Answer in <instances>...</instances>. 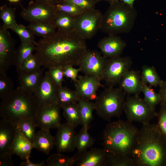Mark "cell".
<instances>
[{
  "instance_id": "1",
  "label": "cell",
  "mask_w": 166,
  "mask_h": 166,
  "mask_svg": "<svg viewBox=\"0 0 166 166\" xmlns=\"http://www.w3.org/2000/svg\"><path fill=\"white\" fill-rule=\"evenodd\" d=\"M35 46V54L41 65L48 69L78 65L87 50L85 40L74 32L57 30L52 35L41 39Z\"/></svg>"
},
{
  "instance_id": "2",
  "label": "cell",
  "mask_w": 166,
  "mask_h": 166,
  "mask_svg": "<svg viewBox=\"0 0 166 166\" xmlns=\"http://www.w3.org/2000/svg\"><path fill=\"white\" fill-rule=\"evenodd\" d=\"M129 156L135 166H166V138L157 124H142Z\"/></svg>"
},
{
  "instance_id": "3",
  "label": "cell",
  "mask_w": 166,
  "mask_h": 166,
  "mask_svg": "<svg viewBox=\"0 0 166 166\" xmlns=\"http://www.w3.org/2000/svg\"><path fill=\"white\" fill-rule=\"evenodd\" d=\"M139 131L128 120L110 123L103 132L104 148L108 152L129 156Z\"/></svg>"
},
{
  "instance_id": "4",
  "label": "cell",
  "mask_w": 166,
  "mask_h": 166,
  "mask_svg": "<svg viewBox=\"0 0 166 166\" xmlns=\"http://www.w3.org/2000/svg\"><path fill=\"white\" fill-rule=\"evenodd\" d=\"M38 109L33 94L18 87L2 100L0 116L1 118L17 126L24 119L31 118L35 121Z\"/></svg>"
},
{
  "instance_id": "5",
  "label": "cell",
  "mask_w": 166,
  "mask_h": 166,
  "mask_svg": "<svg viewBox=\"0 0 166 166\" xmlns=\"http://www.w3.org/2000/svg\"><path fill=\"white\" fill-rule=\"evenodd\" d=\"M137 14L134 7L120 1L110 4L103 14L100 30L108 35L128 33L134 26Z\"/></svg>"
},
{
  "instance_id": "6",
  "label": "cell",
  "mask_w": 166,
  "mask_h": 166,
  "mask_svg": "<svg viewBox=\"0 0 166 166\" xmlns=\"http://www.w3.org/2000/svg\"><path fill=\"white\" fill-rule=\"evenodd\" d=\"M126 94L119 87L105 89L97 96L95 110L99 116L110 121L113 117H119L124 111Z\"/></svg>"
},
{
  "instance_id": "7",
  "label": "cell",
  "mask_w": 166,
  "mask_h": 166,
  "mask_svg": "<svg viewBox=\"0 0 166 166\" xmlns=\"http://www.w3.org/2000/svg\"><path fill=\"white\" fill-rule=\"evenodd\" d=\"M124 111L127 120L131 122H138L142 124L150 123L157 115L155 109L150 107L144 98L139 95L129 96L126 98Z\"/></svg>"
},
{
  "instance_id": "8",
  "label": "cell",
  "mask_w": 166,
  "mask_h": 166,
  "mask_svg": "<svg viewBox=\"0 0 166 166\" xmlns=\"http://www.w3.org/2000/svg\"><path fill=\"white\" fill-rule=\"evenodd\" d=\"M103 14L95 8L75 16L74 32L85 40L91 39L100 30Z\"/></svg>"
},
{
  "instance_id": "9",
  "label": "cell",
  "mask_w": 166,
  "mask_h": 166,
  "mask_svg": "<svg viewBox=\"0 0 166 166\" xmlns=\"http://www.w3.org/2000/svg\"><path fill=\"white\" fill-rule=\"evenodd\" d=\"M132 65L131 58L128 56L108 58L104 69L102 80L109 87L119 84L124 75Z\"/></svg>"
},
{
  "instance_id": "10",
  "label": "cell",
  "mask_w": 166,
  "mask_h": 166,
  "mask_svg": "<svg viewBox=\"0 0 166 166\" xmlns=\"http://www.w3.org/2000/svg\"><path fill=\"white\" fill-rule=\"evenodd\" d=\"M57 13L54 6L31 1L26 8L22 9L20 15L24 19L30 23L53 24Z\"/></svg>"
},
{
  "instance_id": "11",
  "label": "cell",
  "mask_w": 166,
  "mask_h": 166,
  "mask_svg": "<svg viewBox=\"0 0 166 166\" xmlns=\"http://www.w3.org/2000/svg\"><path fill=\"white\" fill-rule=\"evenodd\" d=\"M107 59L96 50H87L78 66L85 75L95 77L101 81Z\"/></svg>"
},
{
  "instance_id": "12",
  "label": "cell",
  "mask_w": 166,
  "mask_h": 166,
  "mask_svg": "<svg viewBox=\"0 0 166 166\" xmlns=\"http://www.w3.org/2000/svg\"><path fill=\"white\" fill-rule=\"evenodd\" d=\"M16 41L7 29L0 27V74L6 75L9 68L14 65L16 51Z\"/></svg>"
},
{
  "instance_id": "13",
  "label": "cell",
  "mask_w": 166,
  "mask_h": 166,
  "mask_svg": "<svg viewBox=\"0 0 166 166\" xmlns=\"http://www.w3.org/2000/svg\"><path fill=\"white\" fill-rule=\"evenodd\" d=\"M57 87L46 72L33 94L38 109L57 103Z\"/></svg>"
},
{
  "instance_id": "14",
  "label": "cell",
  "mask_w": 166,
  "mask_h": 166,
  "mask_svg": "<svg viewBox=\"0 0 166 166\" xmlns=\"http://www.w3.org/2000/svg\"><path fill=\"white\" fill-rule=\"evenodd\" d=\"M60 108L56 103L38 109L35 119L37 126L47 130L57 129L61 124Z\"/></svg>"
},
{
  "instance_id": "15",
  "label": "cell",
  "mask_w": 166,
  "mask_h": 166,
  "mask_svg": "<svg viewBox=\"0 0 166 166\" xmlns=\"http://www.w3.org/2000/svg\"><path fill=\"white\" fill-rule=\"evenodd\" d=\"M75 128L66 123L61 124L57 128L54 137L55 146L58 152H71L76 148Z\"/></svg>"
},
{
  "instance_id": "16",
  "label": "cell",
  "mask_w": 166,
  "mask_h": 166,
  "mask_svg": "<svg viewBox=\"0 0 166 166\" xmlns=\"http://www.w3.org/2000/svg\"><path fill=\"white\" fill-rule=\"evenodd\" d=\"M73 157L77 166H106L107 164V152L104 148H92L77 153Z\"/></svg>"
},
{
  "instance_id": "17",
  "label": "cell",
  "mask_w": 166,
  "mask_h": 166,
  "mask_svg": "<svg viewBox=\"0 0 166 166\" xmlns=\"http://www.w3.org/2000/svg\"><path fill=\"white\" fill-rule=\"evenodd\" d=\"M126 45L125 42L117 35H108L101 39L97 46L103 56L107 58L121 56Z\"/></svg>"
},
{
  "instance_id": "18",
  "label": "cell",
  "mask_w": 166,
  "mask_h": 166,
  "mask_svg": "<svg viewBox=\"0 0 166 166\" xmlns=\"http://www.w3.org/2000/svg\"><path fill=\"white\" fill-rule=\"evenodd\" d=\"M101 81L92 76L85 75L78 77L75 82V90L80 98L89 101L90 97L101 85Z\"/></svg>"
},
{
  "instance_id": "19",
  "label": "cell",
  "mask_w": 166,
  "mask_h": 166,
  "mask_svg": "<svg viewBox=\"0 0 166 166\" xmlns=\"http://www.w3.org/2000/svg\"><path fill=\"white\" fill-rule=\"evenodd\" d=\"M118 85L126 94L139 95L141 92L142 87L140 72L129 70L124 75Z\"/></svg>"
},
{
  "instance_id": "20",
  "label": "cell",
  "mask_w": 166,
  "mask_h": 166,
  "mask_svg": "<svg viewBox=\"0 0 166 166\" xmlns=\"http://www.w3.org/2000/svg\"><path fill=\"white\" fill-rule=\"evenodd\" d=\"M17 129V126L3 118L0 119V156L11 154V148Z\"/></svg>"
},
{
  "instance_id": "21",
  "label": "cell",
  "mask_w": 166,
  "mask_h": 166,
  "mask_svg": "<svg viewBox=\"0 0 166 166\" xmlns=\"http://www.w3.org/2000/svg\"><path fill=\"white\" fill-rule=\"evenodd\" d=\"M34 148L33 143L27 139L17 127L14 138L10 150L12 155L16 154L22 160L30 158L32 149Z\"/></svg>"
},
{
  "instance_id": "22",
  "label": "cell",
  "mask_w": 166,
  "mask_h": 166,
  "mask_svg": "<svg viewBox=\"0 0 166 166\" xmlns=\"http://www.w3.org/2000/svg\"><path fill=\"white\" fill-rule=\"evenodd\" d=\"M44 69H41L33 72L19 73L18 87L33 94L43 78Z\"/></svg>"
},
{
  "instance_id": "23",
  "label": "cell",
  "mask_w": 166,
  "mask_h": 166,
  "mask_svg": "<svg viewBox=\"0 0 166 166\" xmlns=\"http://www.w3.org/2000/svg\"><path fill=\"white\" fill-rule=\"evenodd\" d=\"M33 144L34 148L48 154L55 146V137L49 130L41 128L36 133Z\"/></svg>"
},
{
  "instance_id": "24",
  "label": "cell",
  "mask_w": 166,
  "mask_h": 166,
  "mask_svg": "<svg viewBox=\"0 0 166 166\" xmlns=\"http://www.w3.org/2000/svg\"><path fill=\"white\" fill-rule=\"evenodd\" d=\"M75 17L64 13L57 12L53 22L57 30L66 33L74 32Z\"/></svg>"
},
{
  "instance_id": "25",
  "label": "cell",
  "mask_w": 166,
  "mask_h": 166,
  "mask_svg": "<svg viewBox=\"0 0 166 166\" xmlns=\"http://www.w3.org/2000/svg\"><path fill=\"white\" fill-rule=\"evenodd\" d=\"M77 104L82 121V126L89 128L93 118V112L95 110V103L80 98Z\"/></svg>"
},
{
  "instance_id": "26",
  "label": "cell",
  "mask_w": 166,
  "mask_h": 166,
  "mask_svg": "<svg viewBox=\"0 0 166 166\" xmlns=\"http://www.w3.org/2000/svg\"><path fill=\"white\" fill-rule=\"evenodd\" d=\"M61 108L67 124L75 128L79 125H82V121L77 103L64 106Z\"/></svg>"
},
{
  "instance_id": "27",
  "label": "cell",
  "mask_w": 166,
  "mask_h": 166,
  "mask_svg": "<svg viewBox=\"0 0 166 166\" xmlns=\"http://www.w3.org/2000/svg\"><path fill=\"white\" fill-rule=\"evenodd\" d=\"M57 103L61 108L71 104L76 103L80 98L75 90L62 85L57 87Z\"/></svg>"
},
{
  "instance_id": "28",
  "label": "cell",
  "mask_w": 166,
  "mask_h": 166,
  "mask_svg": "<svg viewBox=\"0 0 166 166\" xmlns=\"http://www.w3.org/2000/svg\"><path fill=\"white\" fill-rule=\"evenodd\" d=\"M88 128L82 126L79 132L76 135L75 147L77 152V153H82L93 145L94 140L89 133Z\"/></svg>"
},
{
  "instance_id": "29",
  "label": "cell",
  "mask_w": 166,
  "mask_h": 166,
  "mask_svg": "<svg viewBox=\"0 0 166 166\" xmlns=\"http://www.w3.org/2000/svg\"><path fill=\"white\" fill-rule=\"evenodd\" d=\"M35 44L32 42H21L16 51L14 65L18 69L24 61L35 50Z\"/></svg>"
},
{
  "instance_id": "30",
  "label": "cell",
  "mask_w": 166,
  "mask_h": 166,
  "mask_svg": "<svg viewBox=\"0 0 166 166\" xmlns=\"http://www.w3.org/2000/svg\"><path fill=\"white\" fill-rule=\"evenodd\" d=\"M27 28L35 35L45 38L49 37L57 31L54 24L45 23H30Z\"/></svg>"
},
{
  "instance_id": "31",
  "label": "cell",
  "mask_w": 166,
  "mask_h": 166,
  "mask_svg": "<svg viewBox=\"0 0 166 166\" xmlns=\"http://www.w3.org/2000/svg\"><path fill=\"white\" fill-rule=\"evenodd\" d=\"M141 76L142 82L155 87L159 85L162 80L153 66L143 65Z\"/></svg>"
},
{
  "instance_id": "32",
  "label": "cell",
  "mask_w": 166,
  "mask_h": 166,
  "mask_svg": "<svg viewBox=\"0 0 166 166\" xmlns=\"http://www.w3.org/2000/svg\"><path fill=\"white\" fill-rule=\"evenodd\" d=\"M37 126L35 121L31 118H26L21 120L17 127L22 134L33 143L36 133Z\"/></svg>"
},
{
  "instance_id": "33",
  "label": "cell",
  "mask_w": 166,
  "mask_h": 166,
  "mask_svg": "<svg viewBox=\"0 0 166 166\" xmlns=\"http://www.w3.org/2000/svg\"><path fill=\"white\" fill-rule=\"evenodd\" d=\"M16 9L8 7L6 4L0 8V18L2 26L7 29L17 24L15 19Z\"/></svg>"
},
{
  "instance_id": "34",
  "label": "cell",
  "mask_w": 166,
  "mask_h": 166,
  "mask_svg": "<svg viewBox=\"0 0 166 166\" xmlns=\"http://www.w3.org/2000/svg\"><path fill=\"white\" fill-rule=\"evenodd\" d=\"M107 166H135L133 159L129 155L114 154L107 152Z\"/></svg>"
},
{
  "instance_id": "35",
  "label": "cell",
  "mask_w": 166,
  "mask_h": 166,
  "mask_svg": "<svg viewBox=\"0 0 166 166\" xmlns=\"http://www.w3.org/2000/svg\"><path fill=\"white\" fill-rule=\"evenodd\" d=\"M141 92L144 94V99L147 103L152 109H155L156 105L160 103L161 101L159 93H156L147 84L142 82Z\"/></svg>"
},
{
  "instance_id": "36",
  "label": "cell",
  "mask_w": 166,
  "mask_h": 166,
  "mask_svg": "<svg viewBox=\"0 0 166 166\" xmlns=\"http://www.w3.org/2000/svg\"><path fill=\"white\" fill-rule=\"evenodd\" d=\"M41 65L35 54H32L22 63L18 71L20 73H27L38 71Z\"/></svg>"
},
{
  "instance_id": "37",
  "label": "cell",
  "mask_w": 166,
  "mask_h": 166,
  "mask_svg": "<svg viewBox=\"0 0 166 166\" xmlns=\"http://www.w3.org/2000/svg\"><path fill=\"white\" fill-rule=\"evenodd\" d=\"M48 166H72L74 165L73 157L57 153L49 156L46 160Z\"/></svg>"
},
{
  "instance_id": "38",
  "label": "cell",
  "mask_w": 166,
  "mask_h": 166,
  "mask_svg": "<svg viewBox=\"0 0 166 166\" xmlns=\"http://www.w3.org/2000/svg\"><path fill=\"white\" fill-rule=\"evenodd\" d=\"M10 29L18 35L21 42H32L36 44L37 42L34 40L35 35L27 27L17 24Z\"/></svg>"
},
{
  "instance_id": "39",
  "label": "cell",
  "mask_w": 166,
  "mask_h": 166,
  "mask_svg": "<svg viewBox=\"0 0 166 166\" xmlns=\"http://www.w3.org/2000/svg\"><path fill=\"white\" fill-rule=\"evenodd\" d=\"M14 83L6 75L0 74V98L2 100L9 95L14 90Z\"/></svg>"
},
{
  "instance_id": "40",
  "label": "cell",
  "mask_w": 166,
  "mask_h": 166,
  "mask_svg": "<svg viewBox=\"0 0 166 166\" xmlns=\"http://www.w3.org/2000/svg\"><path fill=\"white\" fill-rule=\"evenodd\" d=\"M54 6L57 12H63L73 16L77 15L85 11L81 8L70 3H59Z\"/></svg>"
},
{
  "instance_id": "41",
  "label": "cell",
  "mask_w": 166,
  "mask_h": 166,
  "mask_svg": "<svg viewBox=\"0 0 166 166\" xmlns=\"http://www.w3.org/2000/svg\"><path fill=\"white\" fill-rule=\"evenodd\" d=\"M157 124L160 131L166 138V105L163 102L160 103V108L157 116Z\"/></svg>"
},
{
  "instance_id": "42",
  "label": "cell",
  "mask_w": 166,
  "mask_h": 166,
  "mask_svg": "<svg viewBox=\"0 0 166 166\" xmlns=\"http://www.w3.org/2000/svg\"><path fill=\"white\" fill-rule=\"evenodd\" d=\"M59 3L74 4L81 8L85 11L95 9L97 4L93 0H59Z\"/></svg>"
},
{
  "instance_id": "43",
  "label": "cell",
  "mask_w": 166,
  "mask_h": 166,
  "mask_svg": "<svg viewBox=\"0 0 166 166\" xmlns=\"http://www.w3.org/2000/svg\"><path fill=\"white\" fill-rule=\"evenodd\" d=\"M63 69L62 67H57L49 68L48 71L51 79L57 86L62 85L64 81Z\"/></svg>"
},
{
  "instance_id": "44",
  "label": "cell",
  "mask_w": 166,
  "mask_h": 166,
  "mask_svg": "<svg viewBox=\"0 0 166 166\" xmlns=\"http://www.w3.org/2000/svg\"><path fill=\"white\" fill-rule=\"evenodd\" d=\"M63 72L64 77L70 78L75 82L77 81L80 69H76L71 65H67L63 67Z\"/></svg>"
},
{
  "instance_id": "45",
  "label": "cell",
  "mask_w": 166,
  "mask_h": 166,
  "mask_svg": "<svg viewBox=\"0 0 166 166\" xmlns=\"http://www.w3.org/2000/svg\"><path fill=\"white\" fill-rule=\"evenodd\" d=\"M11 156L10 153L5 154L0 156V166H13L14 163Z\"/></svg>"
},
{
  "instance_id": "46",
  "label": "cell",
  "mask_w": 166,
  "mask_h": 166,
  "mask_svg": "<svg viewBox=\"0 0 166 166\" xmlns=\"http://www.w3.org/2000/svg\"><path fill=\"white\" fill-rule=\"evenodd\" d=\"M159 86L158 93L161 98V101L166 105V80H162Z\"/></svg>"
},
{
  "instance_id": "47",
  "label": "cell",
  "mask_w": 166,
  "mask_h": 166,
  "mask_svg": "<svg viewBox=\"0 0 166 166\" xmlns=\"http://www.w3.org/2000/svg\"><path fill=\"white\" fill-rule=\"evenodd\" d=\"M30 158H27L26 159V161L22 162L20 166H44L45 164L44 161H43L39 163H34L31 161L29 159Z\"/></svg>"
},
{
  "instance_id": "48",
  "label": "cell",
  "mask_w": 166,
  "mask_h": 166,
  "mask_svg": "<svg viewBox=\"0 0 166 166\" xmlns=\"http://www.w3.org/2000/svg\"><path fill=\"white\" fill-rule=\"evenodd\" d=\"M34 1L54 6L59 3V0H34Z\"/></svg>"
},
{
  "instance_id": "49",
  "label": "cell",
  "mask_w": 166,
  "mask_h": 166,
  "mask_svg": "<svg viewBox=\"0 0 166 166\" xmlns=\"http://www.w3.org/2000/svg\"><path fill=\"white\" fill-rule=\"evenodd\" d=\"M136 0H120L121 2L131 7H134V2Z\"/></svg>"
},
{
  "instance_id": "50",
  "label": "cell",
  "mask_w": 166,
  "mask_h": 166,
  "mask_svg": "<svg viewBox=\"0 0 166 166\" xmlns=\"http://www.w3.org/2000/svg\"><path fill=\"white\" fill-rule=\"evenodd\" d=\"M97 3L101 1H105L108 2L109 4L114 3L116 2L119 1V0H93Z\"/></svg>"
},
{
  "instance_id": "51",
  "label": "cell",
  "mask_w": 166,
  "mask_h": 166,
  "mask_svg": "<svg viewBox=\"0 0 166 166\" xmlns=\"http://www.w3.org/2000/svg\"><path fill=\"white\" fill-rule=\"evenodd\" d=\"M10 2H18L19 0H8Z\"/></svg>"
}]
</instances>
